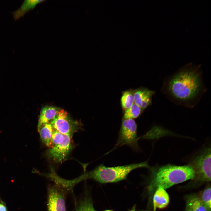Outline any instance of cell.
Listing matches in <instances>:
<instances>
[{
	"label": "cell",
	"mask_w": 211,
	"mask_h": 211,
	"mask_svg": "<svg viewBox=\"0 0 211 211\" xmlns=\"http://www.w3.org/2000/svg\"><path fill=\"white\" fill-rule=\"evenodd\" d=\"M199 66L188 64L166 81L165 91L172 100L187 106H194L204 92Z\"/></svg>",
	"instance_id": "obj_1"
},
{
	"label": "cell",
	"mask_w": 211,
	"mask_h": 211,
	"mask_svg": "<svg viewBox=\"0 0 211 211\" xmlns=\"http://www.w3.org/2000/svg\"><path fill=\"white\" fill-rule=\"evenodd\" d=\"M151 177L148 190L155 191L159 187L166 190L172 186L193 179L195 172L189 164L177 166L167 164L151 169Z\"/></svg>",
	"instance_id": "obj_2"
},
{
	"label": "cell",
	"mask_w": 211,
	"mask_h": 211,
	"mask_svg": "<svg viewBox=\"0 0 211 211\" xmlns=\"http://www.w3.org/2000/svg\"><path fill=\"white\" fill-rule=\"evenodd\" d=\"M148 167L146 162L112 167L102 164L82 176L83 180L91 179L102 183L115 182L126 179L129 173L135 169Z\"/></svg>",
	"instance_id": "obj_3"
},
{
	"label": "cell",
	"mask_w": 211,
	"mask_h": 211,
	"mask_svg": "<svg viewBox=\"0 0 211 211\" xmlns=\"http://www.w3.org/2000/svg\"><path fill=\"white\" fill-rule=\"evenodd\" d=\"M211 149H204L191 159L189 165L195 174L194 179L203 182L211 181Z\"/></svg>",
	"instance_id": "obj_4"
},
{
	"label": "cell",
	"mask_w": 211,
	"mask_h": 211,
	"mask_svg": "<svg viewBox=\"0 0 211 211\" xmlns=\"http://www.w3.org/2000/svg\"><path fill=\"white\" fill-rule=\"evenodd\" d=\"M70 190L55 183L47 188V211H66V198Z\"/></svg>",
	"instance_id": "obj_5"
},
{
	"label": "cell",
	"mask_w": 211,
	"mask_h": 211,
	"mask_svg": "<svg viewBox=\"0 0 211 211\" xmlns=\"http://www.w3.org/2000/svg\"><path fill=\"white\" fill-rule=\"evenodd\" d=\"M137 125L132 119H124L122 122L116 147L128 145L133 149L138 148Z\"/></svg>",
	"instance_id": "obj_6"
},
{
	"label": "cell",
	"mask_w": 211,
	"mask_h": 211,
	"mask_svg": "<svg viewBox=\"0 0 211 211\" xmlns=\"http://www.w3.org/2000/svg\"><path fill=\"white\" fill-rule=\"evenodd\" d=\"M53 129L63 135H71L76 131L75 123L68 116L67 112L59 109L55 118L50 122Z\"/></svg>",
	"instance_id": "obj_7"
},
{
	"label": "cell",
	"mask_w": 211,
	"mask_h": 211,
	"mask_svg": "<svg viewBox=\"0 0 211 211\" xmlns=\"http://www.w3.org/2000/svg\"><path fill=\"white\" fill-rule=\"evenodd\" d=\"M64 135L62 142L51 148L47 152L48 158L56 162H61L68 155L72 148L71 135Z\"/></svg>",
	"instance_id": "obj_8"
},
{
	"label": "cell",
	"mask_w": 211,
	"mask_h": 211,
	"mask_svg": "<svg viewBox=\"0 0 211 211\" xmlns=\"http://www.w3.org/2000/svg\"><path fill=\"white\" fill-rule=\"evenodd\" d=\"M155 93L146 88L136 90L133 94L134 103L142 110L145 109L151 103L152 97Z\"/></svg>",
	"instance_id": "obj_9"
},
{
	"label": "cell",
	"mask_w": 211,
	"mask_h": 211,
	"mask_svg": "<svg viewBox=\"0 0 211 211\" xmlns=\"http://www.w3.org/2000/svg\"><path fill=\"white\" fill-rule=\"evenodd\" d=\"M169 202V196L165 190L161 187H158L155 190L153 197V211H156L157 208H165Z\"/></svg>",
	"instance_id": "obj_10"
},
{
	"label": "cell",
	"mask_w": 211,
	"mask_h": 211,
	"mask_svg": "<svg viewBox=\"0 0 211 211\" xmlns=\"http://www.w3.org/2000/svg\"><path fill=\"white\" fill-rule=\"evenodd\" d=\"M60 109L52 106H46L41 111L38 128L50 122L56 117Z\"/></svg>",
	"instance_id": "obj_11"
},
{
	"label": "cell",
	"mask_w": 211,
	"mask_h": 211,
	"mask_svg": "<svg viewBox=\"0 0 211 211\" xmlns=\"http://www.w3.org/2000/svg\"><path fill=\"white\" fill-rule=\"evenodd\" d=\"M185 211H209L196 195L189 196L186 200Z\"/></svg>",
	"instance_id": "obj_12"
},
{
	"label": "cell",
	"mask_w": 211,
	"mask_h": 211,
	"mask_svg": "<svg viewBox=\"0 0 211 211\" xmlns=\"http://www.w3.org/2000/svg\"><path fill=\"white\" fill-rule=\"evenodd\" d=\"M43 142L49 148L52 147L51 139L53 128L50 122L38 128Z\"/></svg>",
	"instance_id": "obj_13"
},
{
	"label": "cell",
	"mask_w": 211,
	"mask_h": 211,
	"mask_svg": "<svg viewBox=\"0 0 211 211\" xmlns=\"http://www.w3.org/2000/svg\"><path fill=\"white\" fill-rule=\"evenodd\" d=\"M44 1L43 0H24L20 8L13 13L14 19H19L29 10L33 9L37 4Z\"/></svg>",
	"instance_id": "obj_14"
},
{
	"label": "cell",
	"mask_w": 211,
	"mask_h": 211,
	"mask_svg": "<svg viewBox=\"0 0 211 211\" xmlns=\"http://www.w3.org/2000/svg\"><path fill=\"white\" fill-rule=\"evenodd\" d=\"M74 211H96L91 200L86 196L76 204Z\"/></svg>",
	"instance_id": "obj_15"
},
{
	"label": "cell",
	"mask_w": 211,
	"mask_h": 211,
	"mask_svg": "<svg viewBox=\"0 0 211 211\" xmlns=\"http://www.w3.org/2000/svg\"><path fill=\"white\" fill-rule=\"evenodd\" d=\"M198 196L201 202L208 210L211 211V189L210 186H208Z\"/></svg>",
	"instance_id": "obj_16"
},
{
	"label": "cell",
	"mask_w": 211,
	"mask_h": 211,
	"mask_svg": "<svg viewBox=\"0 0 211 211\" xmlns=\"http://www.w3.org/2000/svg\"><path fill=\"white\" fill-rule=\"evenodd\" d=\"M142 110L134 103L130 107L125 111L123 115L124 119H133L137 118L141 114Z\"/></svg>",
	"instance_id": "obj_17"
},
{
	"label": "cell",
	"mask_w": 211,
	"mask_h": 211,
	"mask_svg": "<svg viewBox=\"0 0 211 211\" xmlns=\"http://www.w3.org/2000/svg\"><path fill=\"white\" fill-rule=\"evenodd\" d=\"M121 104L123 108L125 110L130 107L134 103L133 93L129 91H126L122 93Z\"/></svg>",
	"instance_id": "obj_18"
},
{
	"label": "cell",
	"mask_w": 211,
	"mask_h": 211,
	"mask_svg": "<svg viewBox=\"0 0 211 211\" xmlns=\"http://www.w3.org/2000/svg\"><path fill=\"white\" fill-rule=\"evenodd\" d=\"M64 135L53 129L52 137L51 148L62 142L64 139Z\"/></svg>",
	"instance_id": "obj_19"
},
{
	"label": "cell",
	"mask_w": 211,
	"mask_h": 211,
	"mask_svg": "<svg viewBox=\"0 0 211 211\" xmlns=\"http://www.w3.org/2000/svg\"><path fill=\"white\" fill-rule=\"evenodd\" d=\"M0 211H7L6 207L3 204L0 203Z\"/></svg>",
	"instance_id": "obj_20"
},
{
	"label": "cell",
	"mask_w": 211,
	"mask_h": 211,
	"mask_svg": "<svg viewBox=\"0 0 211 211\" xmlns=\"http://www.w3.org/2000/svg\"><path fill=\"white\" fill-rule=\"evenodd\" d=\"M136 206L135 205L134 206L132 209L130 210L129 211H135Z\"/></svg>",
	"instance_id": "obj_21"
},
{
	"label": "cell",
	"mask_w": 211,
	"mask_h": 211,
	"mask_svg": "<svg viewBox=\"0 0 211 211\" xmlns=\"http://www.w3.org/2000/svg\"><path fill=\"white\" fill-rule=\"evenodd\" d=\"M112 211V210H105V211Z\"/></svg>",
	"instance_id": "obj_22"
},
{
	"label": "cell",
	"mask_w": 211,
	"mask_h": 211,
	"mask_svg": "<svg viewBox=\"0 0 211 211\" xmlns=\"http://www.w3.org/2000/svg\"><path fill=\"white\" fill-rule=\"evenodd\" d=\"M141 211H150L146 210H141Z\"/></svg>",
	"instance_id": "obj_23"
},
{
	"label": "cell",
	"mask_w": 211,
	"mask_h": 211,
	"mask_svg": "<svg viewBox=\"0 0 211 211\" xmlns=\"http://www.w3.org/2000/svg\"><path fill=\"white\" fill-rule=\"evenodd\" d=\"M1 199H0V201H1Z\"/></svg>",
	"instance_id": "obj_24"
}]
</instances>
